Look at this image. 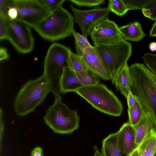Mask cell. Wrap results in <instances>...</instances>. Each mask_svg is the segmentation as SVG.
<instances>
[{"instance_id":"6da1fadb","label":"cell","mask_w":156,"mask_h":156,"mask_svg":"<svg viewBox=\"0 0 156 156\" xmlns=\"http://www.w3.org/2000/svg\"><path fill=\"white\" fill-rule=\"evenodd\" d=\"M129 70L131 90L156 130V76L140 63L132 64Z\"/></svg>"},{"instance_id":"7a4b0ae2","label":"cell","mask_w":156,"mask_h":156,"mask_svg":"<svg viewBox=\"0 0 156 156\" xmlns=\"http://www.w3.org/2000/svg\"><path fill=\"white\" fill-rule=\"evenodd\" d=\"M50 92L48 82L44 73L38 78L27 82L21 88L15 100L14 109L19 116L34 111Z\"/></svg>"},{"instance_id":"3957f363","label":"cell","mask_w":156,"mask_h":156,"mask_svg":"<svg viewBox=\"0 0 156 156\" xmlns=\"http://www.w3.org/2000/svg\"><path fill=\"white\" fill-rule=\"evenodd\" d=\"M74 18L62 6L50 14L33 29L43 38L52 41L71 36Z\"/></svg>"},{"instance_id":"277c9868","label":"cell","mask_w":156,"mask_h":156,"mask_svg":"<svg viewBox=\"0 0 156 156\" xmlns=\"http://www.w3.org/2000/svg\"><path fill=\"white\" fill-rule=\"evenodd\" d=\"M75 92L103 113L118 117L122 112L123 106L120 101L105 85L99 82L81 87Z\"/></svg>"},{"instance_id":"5b68a950","label":"cell","mask_w":156,"mask_h":156,"mask_svg":"<svg viewBox=\"0 0 156 156\" xmlns=\"http://www.w3.org/2000/svg\"><path fill=\"white\" fill-rule=\"evenodd\" d=\"M71 49L63 45L54 43L49 47L44 58L43 73L46 76L50 92L55 98L60 97V83L64 68L68 67Z\"/></svg>"},{"instance_id":"8992f818","label":"cell","mask_w":156,"mask_h":156,"mask_svg":"<svg viewBox=\"0 0 156 156\" xmlns=\"http://www.w3.org/2000/svg\"><path fill=\"white\" fill-rule=\"evenodd\" d=\"M55 98L46 111L44 117V122L55 133H72L79 128L80 116L76 110L70 109L62 102L61 96Z\"/></svg>"},{"instance_id":"52a82bcc","label":"cell","mask_w":156,"mask_h":156,"mask_svg":"<svg viewBox=\"0 0 156 156\" xmlns=\"http://www.w3.org/2000/svg\"><path fill=\"white\" fill-rule=\"evenodd\" d=\"M94 46L103 60L112 83L118 72L127 63L131 55V44L123 40L114 44Z\"/></svg>"},{"instance_id":"ba28073f","label":"cell","mask_w":156,"mask_h":156,"mask_svg":"<svg viewBox=\"0 0 156 156\" xmlns=\"http://www.w3.org/2000/svg\"><path fill=\"white\" fill-rule=\"evenodd\" d=\"M7 39L19 53H30L34 46V38L30 27L17 20L9 18L6 21Z\"/></svg>"},{"instance_id":"9c48e42d","label":"cell","mask_w":156,"mask_h":156,"mask_svg":"<svg viewBox=\"0 0 156 156\" xmlns=\"http://www.w3.org/2000/svg\"><path fill=\"white\" fill-rule=\"evenodd\" d=\"M18 11L16 20L33 28L49 15L51 12L38 0H13Z\"/></svg>"},{"instance_id":"30bf717a","label":"cell","mask_w":156,"mask_h":156,"mask_svg":"<svg viewBox=\"0 0 156 156\" xmlns=\"http://www.w3.org/2000/svg\"><path fill=\"white\" fill-rule=\"evenodd\" d=\"M89 35L95 46L114 44L124 40L117 24L108 18L99 22Z\"/></svg>"},{"instance_id":"8fae6325","label":"cell","mask_w":156,"mask_h":156,"mask_svg":"<svg viewBox=\"0 0 156 156\" xmlns=\"http://www.w3.org/2000/svg\"><path fill=\"white\" fill-rule=\"evenodd\" d=\"M70 8L74 15V20L82 31L87 37L93 28L100 21L108 18L111 12L108 7L81 10L71 5Z\"/></svg>"},{"instance_id":"7c38bea8","label":"cell","mask_w":156,"mask_h":156,"mask_svg":"<svg viewBox=\"0 0 156 156\" xmlns=\"http://www.w3.org/2000/svg\"><path fill=\"white\" fill-rule=\"evenodd\" d=\"M80 57L87 69L98 77L105 80H111L103 60L94 46L85 49Z\"/></svg>"},{"instance_id":"4fadbf2b","label":"cell","mask_w":156,"mask_h":156,"mask_svg":"<svg viewBox=\"0 0 156 156\" xmlns=\"http://www.w3.org/2000/svg\"><path fill=\"white\" fill-rule=\"evenodd\" d=\"M117 133L119 142L126 156L139 146L135 143L134 127L129 122L124 123Z\"/></svg>"},{"instance_id":"5bb4252c","label":"cell","mask_w":156,"mask_h":156,"mask_svg":"<svg viewBox=\"0 0 156 156\" xmlns=\"http://www.w3.org/2000/svg\"><path fill=\"white\" fill-rule=\"evenodd\" d=\"M112 83L115 85L116 90L126 98L132 84L129 67L127 63L118 72Z\"/></svg>"},{"instance_id":"9a60e30c","label":"cell","mask_w":156,"mask_h":156,"mask_svg":"<svg viewBox=\"0 0 156 156\" xmlns=\"http://www.w3.org/2000/svg\"><path fill=\"white\" fill-rule=\"evenodd\" d=\"M83 86L74 72L69 67H65L62 75L60 83L61 94L74 92Z\"/></svg>"},{"instance_id":"2e32d148","label":"cell","mask_w":156,"mask_h":156,"mask_svg":"<svg viewBox=\"0 0 156 156\" xmlns=\"http://www.w3.org/2000/svg\"><path fill=\"white\" fill-rule=\"evenodd\" d=\"M101 153L102 156H126L119 142L117 132L103 140Z\"/></svg>"},{"instance_id":"e0dca14e","label":"cell","mask_w":156,"mask_h":156,"mask_svg":"<svg viewBox=\"0 0 156 156\" xmlns=\"http://www.w3.org/2000/svg\"><path fill=\"white\" fill-rule=\"evenodd\" d=\"M119 28L123 39L125 41H139L145 36L138 22H134Z\"/></svg>"},{"instance_id":"ac0fdd59","label":"cell","mask_w":156,"mask_h":156,"mask_svg":"<svg viewBox=\"0 0 156 156\" xmlns=\"http://www.w3.org/2000/svg\"><path fill=\"white\" fill-rule=\"evenodd\" d=\"M133 126L135 132V143L138 145L141 144L152 130L156 129L153 123L146 113L140 121Z\"/></svg>"},{"instance_id":"d6986e66","label":"cell","mask_w":156,"mask_h":156,"mask_svg":"<svg viewBox=\"0 0 156 156\" xmlns=\"http://www.w3.org/2000/svg\"><path fill=\"white\" fill-rule=\"evenodd\" d=\"M139 147V156H154L156 154V130H152Z\"/></svg>"},{"instance_id":"ffe728a7","label":"cell","mask_w":156,"mask_h":156,"mask_svg":"<svg viewBox=\"0 0 156 156\" xmlns=\"http://www.w3.org/2000/svg\"><path fill=\"white\" fill-rule=\"evenodd\" d=\"M128 122L134 126L140 121L146 112L140 102L136 98V101L132 108L130 109H128Z\"/></svg>"},{"instance_id":"44dd1931","label":"cell","mask_w":156,"mask_h":156,"mask_svg":"<svg viewBox=\"0 0 156 156\" xmlns=\"http://www.w3.org/2000/svg\"><path fill=\"white\" fill-rule=\"evenodd\" d=\"M72 34L75 39L76 54L79 56H81L85 49L93 46L87 37L77 33L74 29L72 31Z\"/></svg>"},{"instance_id":"7402d4cb","label":"cell","mask_w":156,"mask_h":156,"mask_svg":"<svg viewBox=\"0 0 156 156\" xmlns=\"http://www.w3.org/2000/svg\"><path fill=\"white\" fill-rule=\"evenodd\" d=\"M74 73L83 87L95 85L99 82V78L88 69Z\"/></svg>"},{"instance_id":"603a6c76","label":"cell","mask_w":156,"mask_h":156,"mask_svg":"<svg viewBox=\"0 0 156 156\" xmlns=\"http://www.w3.org/2000/svg\"><path fill=\"white\" fill-rule=\"evenodd\" d=\"M68 67L74 72L83 71L88 69L81 57L71 51L69 53Z\"/></svg>"},{"instance_id":"cb8c5ba5","label":"cell","mask_w":156,"mask_h":156,"mask_svg":"<svg viewBox=\"0 0 156 156\" xmlns=\"http://www.w3.org/2000/svg\"><path fill=\"white\" fill-rule=\"evenodd\" d=\"M108 7L110 11L120 16L126 14L128 11L123 0H109Z\"/></svg>"},{"instance_id":"d4e9b609","label":"cell","mask_w":156,"mask_h":156,"mask_svg":"<svg viewBox=\"0 0 156 156\" xmlns=\"http://www.w3.org/2000/svg\"><path fill=\"white\" fill-rule=\"evenodd\" d=\"M152 0H123L128 10L143 9Z\"/></svg>"},{"instance_id":"484cf974","label":"cell","mask_w":156,"mask_h":156,"mask_svg":"<svg viewBox=\"0 0 156 156\" xmlns=\"http://www.w3.org/2000/svg\"><path fill=\"white\" fill-rule=\"evenodd\" d=\"M143 59L147 68L156 76V55L146 53L143 56Z\"/></svg>"},{"instance_id":"4316f807","label":"cell","mask_w":156,"mask_h":156,"mask_svg":"<svg viewBox=\"0 0 156 156\" xmlns=\"http://www.w3.org/2000/svg\"><path fill=\"white\" fill-rule=\"evenodd\" d=\"M142 11L145 17L153 21H156V0H152L142 9Z\"/></svg>"},{"instance_id":"83f0119b","label":"cell","mask_w":156,"mask_h":156,"mask_svg":"<svg viewBox=\"0 0 156 156\" xmlns=\"http://www.w3.org/2000/svg\"><path fill=\"white\" fill-rule=\"evenodd\" d=\"M38 2L50 12L54 11L62 6L65 0H38Z\"/></svg>"},{"instance_id":"f1b7e54d","label":"cell","mask_w":156,"mask_h":156,"mask_svg":"<svg viewBox=\"0 0 156 156\" xmlns=\"http://www.w3.org/2000/svg\"><path fill=\"white\" fill-rule=\"evenodd\" d=\"M78 6L93 7L98 6L105 3L104 0H69Z\"/></svg>"},{"instance_id":"f546056e","label":"cell","mask_w":156,"mask_h":156,"mask_svg":"<svg viewBox=\"0 0 156 156\" xmlns=\"http://www.w3.org/2000/svg\"><path fill=\"white\" fill-rule=\"evenodd\" d=\"M14 6L13 0H0V15L8 17V10L11 7Z\"/></svg>"},{"instance_id":"4dcf8cb0","label":"cell","mask_w":156,"mask_h":156,"mask_svg":"<svg viewBox=\"0 0 156 156\" xmlns=\"http://www.w3.org/2000/svg\"><path fill=\"white\" fill-rule=\"evenodd\" d=\"M8 17L0 15V40L7 39L6 21Z\"/></svg>"},{"instance_id":"1f68e13d","label":"cell","mask_w":156,"mask_h":156,"mask_svg":"<svg viewBox=\"0 0 156 156\" xmlns=\"http://www.w3.org/2000/svg\"><path fill=\"white\" fill-rule=\"evenodd\" d=\"M7 15L11 20H16L18 16V11L17 8L14 6L10 7L8 10Z\"/></svg>"},{"instance_id":"d6a6232c","label":"cell","mask_w":156,"mask_h":156,"mask_svg":"<svg viewBox=\"0 0 156 156\" xmlns=\"http://www.w3.org/2000/svg\"><path fill=\"white\" fill-rule=\"evenodd\" d=\"M126 98L128 106V109H130L133 107L136 101V97L132 93L131 89L129 90Z\"/></svg>"},{"instance_id":"836d02e7","label":"cell","mask_w":156,"mask_h":156,"mask_svg":"<svg viewBox=\"0 0 156 156\" xmlns=\"http://www.w3.org/2000/svg\"><path fill=\"white\" fill-rule=\"evenodd\" d=\"M30 156H44L42 148L40 147H36L31 151Z\"/></svg>"},{"instance_id":"e575fe53","label":"cell","mask_w":156,"mask_h":156,"mask_svg":"<svg viewBox=\"0 0 156 156\" xmlns=\"http://www.w3.org/2000/svg\"><path fill=\"white\" fill-rule=\"evenodd\" d=\"M9 58L7 50L2 47L0 48V60L1 61L7 59Z\"/></svg>"},{"instance_id":"d590c367","label":"cell","mask_w":156,"mask_h":156,"mask_svg":"<svg viewBox=\"0 0 156 156\" xmlns=\"http://www.w3.org/2000/svg\"><path fill=\"white\" fill-rule=\"evenodd\" d=\"M149 35L151 37L156 36V21L153 24L150 31Z\"/></svg>"},{"instance_id":"8d00e7d4","label":"cell","mask_w":156,"mask_h":156,"mask_svg":"<svg viewBox=\"0 0 156 156\" xmlns=\"http://www.w3.org/2000/svg\"><path fill=\"white\" fill-rule=\"evenodd\" d=\"M149 48L152 51H156V42H153L151 43L149 45Z\"/></svg>"},{"instance_id":"74e56055","label":"cell","mask_w":156,"mask_h":156,"mask_svg":"<svg viewBox=\"0 0 156 156\" xmlns=\"http://www.w3.org/2000/svg\"><path fill=\"white\" fill-rule=\"evenodd\" d=\"M139 146L134 150L132 152L127 156H139Z\"/></svg>"},{"instance_id":"f35d334b","label":"cell","mask_w":156,"mask_h":156,"mask_svg":"<svg viewBox=\"0 0 156 156\" xmlns=\"http://www.w3.org/2000/svg\"><path fill=\"white\" fill-rule=\"evenodd\" d=\"M94 149L95 151L94 154V156H102L101 153L98 150L96 147Z\"/></svg>"},{"instance_id":"ab89813d","label":"cell","mask_w":156,"mask_h":156,"mask_svg":"<svg viewBox=\"0 0 156 156\" xmlns=\"http://www.w3.org/2000/svg\"><path fill=\"white\" fill-rule=\"evenodd\" d=\"M154 156H156V154L154 155Z\"/></svg>"}]
</instances>
